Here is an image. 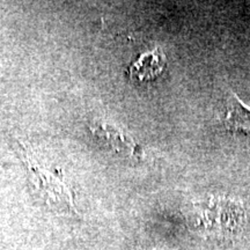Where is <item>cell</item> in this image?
Returning <instances> with one entry per match:
<instances>
[{
    "label": "cell",
    "mask_w": 250,
    "mask_h": 250,
    "mask_svg": "<svg viewBox=\"0 0 250 250\" xmlns=\"http://www.w3.org/2000/svg\"><path fill=\"white\" fill-rule=\"evenodd\" d=\"M166 66V56L160 49L145 52L129 67L131 79L137 81H147L154 79L164 71Z\"/></svg>",
    "instance_id": "277c9868"
},
{
    "label": "cell",
    "mask_w": 250,
    "mask_h": 250,
    "mask_svg": "<svg viewBox=\"0 0 250 250\" xmlns=\"http://www.w3.org/2000/svg\"><path fill=\"white\" fill-rule=\"evenodd\" d=\"M224 123L229 130L250 134V108L234 94L225 104Z\"/></svg>",
    "instance_id": "5b68a950"
},
{
    "label": "cell",
    "mask_w": 250,
    "mask_h": 250,
    "mask_svg": "<svg viewBox=\"0 0 250 250\" xmlns=\"http://www.w3.org/2000/svg\"><path fill=\"white\" fill-rule=\"evenodd\" d=\"M198 223L210 235L232 241L245 230V208L235 199L211 198L205 204L199 205Z\"/></svg>",
    "instance_id": "6da1fadb"
},
{
    "label": "cell",
    "mask_w": 250,
    "mask_h": 250,
    "mask_svg": "<svg viewBox=\"0 0 250 250\" xmlns=\"http://www.w3.org/2000/svg\"><path fill=\"white\" fill-rule=\"evenodd\" d=\"M90 131L95 136L105 140L117 152L133 156V158H139L143 154L142 147L138 145V143L134 142L129 134L125 133L124 131H122L120 127H116L115 125L96 122L92 124Z\"/></svg>",
    "instance_id": "3957f363"
},
{
    "label": "cell",
    "mask_w": 250,
    "mask_h": 250,
    "mask_svg": "<svg viewBox=\"0 0 250 250\" xmlns=\"http://www.w3.org/2000/svg\"><path fill=\"white\" fill-rule=\"evenodd\" d=\"M28 168L34 184L40 191L44 193L48 201L73 210L74 203L72 192L59 177L52 171L41 168L31 158H28Z\"/></svg>",
    "instance_id": "7a4b0ae2"
}]
</instances>
